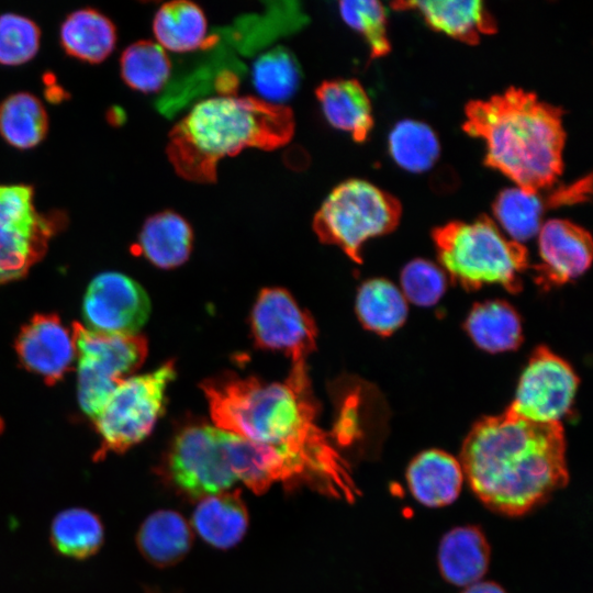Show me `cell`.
I'll use <instances>...</instances> for the list:
<instances>
[{
  "label": "cell",
  "instance_id": "18",
  "mask_svg": "<svg viewBox=\"0 0 593 593\" xmlns=\"http://www.w3.org/2000/svg\"><path fill=\"white\" fill-rule=\"evenodd\" d=\"M326 121L347 132L356 142H363L373 127L370 99L357 79L323 81L315 90Z\"/></svg>",
  "mask_w": 593,
  "mask_h": 593
},
{
  "label": "cell",
  "instance_id": "17",
  "mask_svg": "<svg viewBox=\"0 0 593 593\" xmlns=\"http://www.w3.org/2000/svg\"><path fill=\"white\" fill-rule=\"evenodd\" d=\"M406 479L411 493L419 503L428 507H441L458 497L463 472L459 461L451 455L429 449L411 461Z\"/></svg>",
  "mask_w": 593,
  "mask_h": 593
},
{
  "label": "cell",
  "instance_id": "1",
  "mask_svg": "<svg viewBox=\"0 0 593 593\" xmlns=\"http://www.w3.org/2000/svg\"><path fill=\"white\" fill-rule=\"evenodd\" d=\"M200 388L215 427L280 449L302 468L307 482L355 500L347 466L316 423L306 363L292 365L283 383L231 373L206 379Z\"/></svg>",
  "mask_w": 593,
  "mask_h": 593
},
{
  "label": "cell",
  "instance_id": "14",
  "mask_svg": "<svg viewBox=\"0 0 593 593\" xmlns=\"http://www.w3.org/2000/svg\"><path fill=\"white\" fill-rule=\"evenodd\" d=\"M540 262L533 266L536 282L550 288L581 276L590 267L593 243L590 233L561 219L545 222L538 232Z\"/></svg>",
  "mask_w": 593,
  "mask_h": 593
},
{
  "label": "cell",
  "instance_id": "24",
  "mask_svg": "<svg viewBox=\"0 0 593 593\" xmlns=\"http://www.w3.org/2000/svg\"><path fill=\"white\" fill-rule=\"evenodd\" d=\"M153 33L166 52L188 53L205 45L208 20L194 2L176 0L164 3L155 13Z\"/></svg>",
  "mask_w": 593,
  "mask_h": 593
},
{
  "label": "cell",
  "instance_id": "2",
  "mask_svg": "<svg viewBox=\"0 0 593 593\" xmlns=\"http://www.w3.org/2000/svg\"><path fill=\"white\" fill-rule=\"evenodd\" d=\"M459 463L480 501L510 516L527 513L569 480L561 423H536L507 410L472 426Z\"/></svg>",
  "mask_w": 593,
  "mask_h": 593
},
{
  "label": "cell",
  "instance_id": "19",
  "mask_svg": "<svg viewBox=\"0 0 593 593\" xmlns=\"http://www.w3.org/2000/svg\"><path fill=\"white\" fill-rule=\"evenodd\" d=\"M192 539V530L182 515L172 510H158L141 524L136 546L147 562L166 568L184 558Z\"/></svg>",
  "mask_w": 593,
  "mask_h": 593
},
{
  "label": "cell",
  "instance_id": "15",
  "mask_svg": "<svg viewBox=\"0 0 593 593\" xmlns=\"http://www.w3.org/2000/svg\"><path fill=\"white\" fill-rule=\"evenodd\" d=\"M22 366L54 384L76 361V345L70 332L56 314L34 315L22 326L14 344Z\"/></svg>",
  "mask_w": 593,
  "mask_h": 593
},
{
  "label": "cell",
  "instance_id": "3",
  "mask_svg": "<svg viewBox=\"0 0 593 593\" xmlns=\"http://www.w3.org/2000/svg\"><path fill=\"white\" fill-rule=\"evenodd\" d=\"M462 130L485 144L484 163L516 187L540 192L563 170V111L534 92L511 87L465 108Z\"/></svg>",
  "mask_w": 593,
  "mask_h": 593
},
{
  "label": "cell",
  "instance_id": "6",
  "mask_svg": "<svg viewBox=\"0 0 593 593\" xmlns=\"http://www.w3.org/2000/svg\"><path fill=\"white\" fill-rule=\"evenodd\" d=\"M401 214L395 197L367 180L348 179L324 199L312 225L323 244L339 247L353 261L361 264L362 244L391 233Z\"/></svg>",
  "mask_w": 593,
  "mask_h": 593
},
{
  "label": "cell",
  "instance_id": "31",
  "mask_svg": "<svg viewBox=\"0 0 593 593\" xmlns=\"http://www.w3.org/2000/svg\"><path fill=\"white\" fill-rule=\"evenodd\" d=\"M120 69L130 88L152 93L166 86L171 74V61L161 46L154 41L144 40L123 51Z\"/></svg>",
  "mask_w": 593,
  "mask_h": 593
},
{
  "label": "cell",
  "instance_id": "36",
  "mask_svg": "<svg viewBox=\"0 0 593 593\" xmlns=\"http://www.w3.org/2000/svg\"><path fill=\"white\" fill-rule=\"evenodd\" d=\"M462 593H506L494 582L479 581L469 586Z\"/></svg>",
  "mask_w": 593,
  "mask_h": 593
},
{
  "label": "cell",
  "instance_id": "4",
  "mask_svg": "<svg viewBox=\"0 0 593 593\" xmlns=\"http://www.w3.org/2000/svg\"><path fill=\"white\" fill-rule=\"evenodd\" d=\"M290 108L223 93L203 99L171 128L166 153L176 172L197 183L216 180L219 163L245 148L276 149L294 133Z\"/></svg>",
  "mask_w": 593,
  "mask_h": 593
},
{
  "label": "cell",
  "instance_id": "25",
  "mask_svg": "<svg viewBox=\"0 0 593 593\" xmlns=\"http://www.w3.org/2000/svg\"><path fill=\"white\" fill-rule=\"evenodd\" d=\"M65 52L83 61L101 63L114 49L116 30L112 21L94 9L71 12L60 26Z\"/></svg>",
  "mask_w": 593,
  "mask_h": 593
},
{
  "label": "cell",
  "instance_id": "28",
  "mask_svg": "<svg viewBox=\"0 0 593 593\" xmlns=\"http://www.w3.org/2000/svg\"><path fill=\"white\" fill-rule=\"evenodd\" d=\"M555 206L551 195L544 198L539 192L518 187L504 189L493 203V214L507 236L523 243L538 234L547 208Z\"/></svg>",
  "mask_w": 593,
  "mask_h": 593
},
{
  "label": "cell",
  "instance_id": "7",
  "mask_svg": "<svg viewBox=\"0 0 593 593\" xmlns=\"http://www.w3.org/2000/svg\"><path fill=\"white\" fill-rule=\"evenodd\" d=\"M176 377L174 361L124 379L92 418L101 445L96 457L122 454L145 439L163 413L166 390Z\"/></svg>",
  "mask_w": 593,
  "mask_h": 593
},
{
  "label": "cell",
  "instance_id": "32",
  "mask_svg": "<svg viewBox=\"0 0 593 593\" xmlns=\"http://www.w3.org/2000/svg\"><path fill=\"white\" fill-rule=\"evenodd\" d=\"M389 150L393 160L411 172L428 170L439 156V142L435 132L415 120L398 122L389 135Z\"/></svg>",
  "mask_w": 593,
  "mask_h": 593
},
{
  "label": "cell",
  "instance_id": "29",
  "mask_svg": "<svg viewBox=\"0 0 593 593\" xmlns=\"http://www.w3.org/2000/svg\"><path fill=\"white\" fill-rule=\"evenodd\" d=\"M302 79L295 56L284 47H275L259 55L251 66V83L258 99L276 104L290 100Z\"/></svg>",
  "mask_w": 593,
  "mask_h": 593
},
{
  "label": "cell",
  "instance_id": "23",
  "mask_svg": "<svg viewBox=\"0 0 593 593\" xmlns=\"http://www.w3.org/2000/svg\"><path fill=\"white\" fill-rule=\"evenodd\" d=\"M465 328L472 342L488 353L515 350L523 342L521 317L512 305L502 300L473 305Z\"/></svg>",
  "mask_w": 593,
  "mask_h": 593
},
{
  "label": "cell",
  "instance_id": "27",
  "mask_svg": "<svg viewBox=\"0 0 593 593\" xmlns=\"http://www.w3.org/2000/svg\"><path fill=\"white\" fill-rule=\"evenodd\" d=\"M402 292L385 279L363 282L356 296V313L365 328L389 336L400 328L407 316Z\"/></svg>",
  "mask_w": 593,
  "mask_h": 593
},
{
  "label": "cell",
  "instance_id": "10",
  "mask_svg": "<svg viewBox=\"0 0 593 593\" xmlns=\"http://www.w3.org/2000/svg\"><path fill=\"white\" fill-rule=\"evenodd\" d=\"M166 469L174 485L193 499L225 492L237 482L227 432L205 424L188 426L175 437Z\"/></svg>",
  "mask_w": 593,
  "mask_h": 593
},
{
  "label": "cell",
  "instance_id": "12",
  "mask_svg": "<svg viewBox=\"0 0 593 593\" xmlns=\"http://www.w3.org/2000/svg\"><path fill=\"white\" fill-rule=\"evenodd\" d=\"M250 324L259 348L284 351L292 365L306 363L307 356L315 349L317 328L312 315L284 289L260 291Z\"/></svg>",
  "mask_w": 593,
  "mask_h": 593
},
{
  "label": "cell",
  "instance_id": "35",
  "mask_svg": "<svg viewBox=\"0 0 593 593\" xmlns=\"http://www.w3.org/2000/svg\"><path fill=\"white\" fill-rule=\"evenodd\" d=\"M401 287L405 300L418 306H432L445 292L446 277L435 264L414 259L401 272Z\"/></svg>",
  "mask_w": 593,
  "mask_h": 593
},
{
  "label": "cell",
  "instance_id": "21",
  "mask_svg": "<svg viewBox=\"0 0 593 593\" xmlns=\"http://www.w3.org/2000/svg\"><path fill=\"white\" fill-rule=\"evenodd\" d=\"M192 525L209 545L227 549L237 545L248 527V513L239 491L201 499L192 514Z\"/></svg>",
  "mask_w": 593,
  "mask_h": 593
},
{
  "label": "cell",
  "instance_id": "9",
  "mask_svg": "<svg viewBox=\"0 0 593 593\" xmlns=\"http://www.w3.org/2000/svg\"><path fill=\"white\" fill-rule=\"evenodd\" d=\"M60 221L36 210L32 187L0 184V286L22 279L42 259Z\"/></svg>",
  "mask_w": 593,
  "mask_h": 593
},
{
  "label": "cell",
  "instance_id": "13",
  "mask_svg": "<svg viewBox=\"0 0 593 593\" xmlns=\"http://www.w3.org/2000/svg\"><path fill=\"white\" fill-rule=\"evenodd\" d=\"M150 302L132 278L115 271L96 276L82 303L85 327L90 331L135 335L148 320Z\"/></svg>",
  "mask_w": 593,
  "mask_h": 593
},
{
  "label": "cell",
  "instance_id": "30",
  "mask_svg": "<svg viewBox=\"0 0 593 593\" xmlns=\"http://www.w3.org/2000/svg\"><path fill=\"white\" fill-rule=\"evenodd\" d=\"M48 128L42 102L29 92H16L0 104V134L10 145L29 149L40 144Z\"/></svg>",
  "mask_w": 593,
  "mask_h": 593
},
{
  "label": "cell",
  "instance_id": "5",
  "mask_svg": "<svg viewBox=\"0 0 593 593\" xmlns=\"http://www.w3.org/2000/svg\"><path fill=\"white\" fill-rule=\"evenodd\" d=\"M433 239L445 271L463 289L497 283L508 292L521 291V275L529 267L527 249L491 217L449 222L433 231Z\"/></svg>",
  "mask_w": 593,
  "mask_h": 593
},
{
  "label": "cell",
  "instance_id": "16",
  "mask_svg": "<svg viewBox=\"0 0 593 593\" xmlns=\"http://www.w3.org/2000/svg\"><path fill=\"white\" fill-rule=\"evenodd\" d=\"M395 10H415L436 31L474 45L496 32V22L480 0L395 1Z\"/></svg>",
  "mask_w": 593,
  "mask_h": 593
},
{
  "label": "cell",
  "instance_id": "22",
  "mask_svg": "<svg viewBox=\"0 0 593 593\" xmlns=\"http://www.w3.org/2000/svg\"><path fill=\"white\" fill-rule=\"evenodd\" d=\"M192 240V228L187 220L174 211H163L145 221L138 248L153 265L170 269L188 260Z\"/></svg>",
  "mask_w": 593,
  "mask_h": 593
},
{
  "label": "cell",
  "instance_id": "26",
  "mask_svg": "<svg viewBox=\"0 0 593 593\" xmlns=\"http://www.w3.org/2000/svg\"><path fill=\"white\" fill-rule=\"evenodd\" d=\"M49 542L58 555L85 560L101 549L104 526L99 515L88 508H66L51 523Z\"/></svg>",
  "mask_w": 593,
  "mask_h": 593
},
{
  "label": "cell",
  "instance_id": "33",
  "mask_svg": "<svg viewBox=\"0 0 593 593\" xmlns=\"http://www.w3.org/2000/svg\"><path fill=\"white\" fill-rule=\"evenodd\" d=\"M342 20L363 36L370 57L379 58L391 51L387 33V12L377 0H343L338 2Z\"/></svg>",
  "mask_w": 593,
  "mask_h": 593
},
{
  "label": "cell",
  "instance_id": "34",
  "mask_svg": "<svg viewBox=\"0 0 593 593\" xmlns=\"http://www.w3.org/2000/svg\"><path fill=\"white\" fill-rule=\"evenodd\" d=\"M40 40V29L31 19L15 13L0 15V64L15 66L31 60Z\"/></svg>",
  "mask_w": 593,
  "mask_h": 593
},
{
  "label": "cell",
  "instance_id": "8",
  "mask_svg": "<svg viewBox=\"0 0 593 593\" xmlns=\"http://www.w3.org/2000/svg\"><path fill=\"white\" fill-rule=\"evenodd\" d=\"M79 406L90 418L100 412L113 390L144 362L148 345L138 334L118 335L72 324Z\"/></svg>",
  "mask_w": 593,
  "mask_h": 593
},
{
  "label": "cell",
  "instance_id": "11",
  "mask_svg": "<svg viewBox=\"0 0 593 593\" xmlns=\"http://www.w3.org/2000/svg\"><path fill=\"white\" fill-rule=\"evenodd\" d=\"M579 378L562 358L537 347L525 367L508 412L536 423H560L569 412Z\"/></svg>",
  "mask_w": 593,
  "mask_h": 593
},
{
  "label": "cell",
  "instance_id": "20",
  "mask_svg": "<svg viewBox=\"0 0 593 593\" xmlns=\"http://www.w3.org/2000/svg\"><path fill=\"white\" fill-rule=\"evenodd\" d=\"M490 561V547L483 533L473 526L456 527L441 539L438 566L445 580L469 586L485 574Z\"/></svg>",
  "mask_w": 593,
  "mask_h": 593
}]
</instances>
